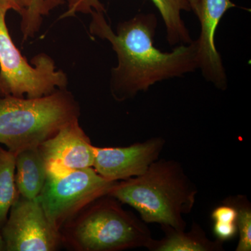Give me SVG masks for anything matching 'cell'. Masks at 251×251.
Here are the masks:
<instances>
[{"label":"cell","mask_w":251,"mask_h":251,"mask_svg":"<svg viewBox=\"0 0 251 251\" xmlns=\"http://www.w3.org/2000/svg\"><path fill=\"white\" fill-rule=\"evenodd\" d=\"M90 23L92 35L108 41L116 52L118 64L111 71L110 90L119 101L133 98L161 81L181 77L198 69L196 41L181 44L163 52L153 44L156 15L138 14L120 23L116 33L104 13L94 11Z\"/></svg>","instance_id":"6da1fadb"},{"label":"cell","mask_w":251,"mask_h":251,"mask_svg":"<svg viewBox=\"0 0 251 251\" xmlns=\"http://www.w3.org/2000/svg\"><path fill=\"white\" fill-rule=\"evenodd\" d=\"M198 188L175 160L158 159L143 175L116 181L108 196L139 213L145 224L185 230L184 215L192 211Z\"/></svg>","instance_id":"7a4b0ae2"},{"label":"cell","mask_w":251,"mask_h":251,"mask_svg":"<svg viewBox=\"0 0 251 251\" xmlns=\"http://www.w3.org/2000/svg\"><path fill=\"white\" fill-rule=\"evenodd\" d=\"M112 196L85 206L59 229L62 244L75 251H120L148 247L151 231Z\"/></svg>","instance_id":"3957f363"},{"label":"cell","mask_w":251,"mask_h":251,"mask_svg":"<svg viewBox=\"0 0 251 251\" xmlns=\"http://www.w3.org/2000/svg\"><path fill=\"white\" fill-rule=\"evenodd\" d=\"M80 116L72 93L57 90L39 98L0 97V144L17 155L38 148Z\"/></svg>","instance_id":"277c9868"},{"label":"cell","mask_w":251,"mask_h":251,"mask_svg":"<svg viewBox=\"0 0 251 251\" xmlns=\"http://www.w3.org/2000/svg\"><path fill=\"white\" fill-rule=\"evenodd\" d=\"M10 7L0 1V96L39 98L57 90H67L68 79L55 70L54 61L46 54L31 60L32 66L15 46L6 23Z\"/></svg>","instance_id":"5b68a950"},{"label":"cell","mask_w":251,"mask_h":251,"mask_svg":"<svg viewBox=\"0 0 251 251\" xmlns=\"http://www.w3.org/2000/svg\"><path fill=\"white\" fill-rule=\"evenodd\" d=\"M115 182L100 176L93 167L47 175L38 199L50 224L59 231L85 206L108 195Z\"/></svg>","instance_id":"8992f818"},{"label":"cell","mask_w":251,"mask_h":251,"mask_svg":"<svg viewBox=\"0 0 251 251\" xmlns=\"http://www.w3.org/2000/svg\"><path fill=\"white\" fill-rule=\"evenodd\" d=\"M1 231L7 251H54L62 245L59 231L50 224L38 197L19 195Z\"/></svg>","instance_id":"52a82bcc"},{"label":"cell","mask_w":251,"mask_h":251,"mask_svg":"<svg viewBox=\"0 0 251 251\" xmlns=\"http://www.w3.org/2000/svg\"><path fill=\"white\" fill-rule=\"evenodd\" d=\"M47 175L65 174L93 167L95 147L79 125L69 122L39 146Z\"/></svg>","instance_id":"ba28073f"},{"label":"cell","mask_w":251,"mask_h":251,"mask_svg":"<svg viewBox=\"0 0 251 251\" xmlns=\"http://www.w3.org/2000/svg\"><path fill=\"white\" fill-rule=\"evenodd\" d=\"M166 141L161 137L151 138L124 148H97L93 168L112 181L140 176L158 159Z\"/></svg>","instance_id":"9c48e42d"},{"label":"cell","mask_w":251,"mask_h":251,"mask_svg":"<svg viewBox=\"0 0 251 251\" xmlns=\"http://www.w3.org/2000/svg\"><path fill=\"white\" fill-rule=\"evenodd\" d=\"M236 5L231 0H200L198 18L201 35L196 40L198 69L205 80L226 90L227 78L221 54L215 45L216 29L224 14Z\"/></svg>","instance_id":"30bf717a"},{"label":"cell","mask_w":251,"mask_h":251,"mask_svg":"<svg viewBox=\"0 0 251 251\" xmlns=\"http://www.w3.org/2000/svg\"><path fill=\"white\" fill-rule=\"evenodd\" d=\"M164 237L151 239L147 249L151 251H222L224 242L211 240L199 224L193 222L188 232L161 225Z\"/></svg>","instance_id":"8fae6325"},{"label":"cell","mask_w":251,"mask_h":251,"mask_svg":"<svg viewBox=\"0 0 251 251\" xmlns=\"http://www.w3.org/2000/svg\"><path fill=\"white\" fill-rule=\"evenodd\" d=\"M16 171L15 181L20 196L27 199L37 198L47 177L39 147L23 150L16 155Z\"/></svg>","instance_id":"7c38bea8"},{"label":"cell","mask_w":251,"mask_h":251,"mask_svg":"<svg viewBox=\"0 0 251 251\" xmlns=\"http://www.w3.org/2000/svg\"><path fill=\"white\" fill-rule=\"evenodd\" d=\"M164 21L167 39L170 45L188 44L192 42L189 31L181 18L182 11H191L186 0H151Z\"/></svg>","instance_id":"4fadbf2b"},{"label":"cell","mask_w":251,"mask_h":251,"mask_svg":"<svg viewBox=\"0 0 251 251\" xmlns=\"http://www.w3.org/2000/svg\"><path fill=\"white\" fill-rule=\"evenodd\" d=\"M16 155L0 146V230L19 193L15 181Z\"/></svg>","instance_id":"5bb4252c"},{"label":"cell","mask_w":251,"mask_h":251,"mask_svg":"<svg viewBox=\"0 0 251 251\" xmlns=\"http://www.w3.org/2000/svg\"><path fill=\"white\" fill-rule=\"evenodd\" d=\"M223 202L234 206L237 211L236 224L239 232V243L236 251H251V205L244 196L226 198Z\"/></svg>","instance_id":"9a60e30c"},{"label":"cell","mask_w":251,"mask_h":251,"mask_svg":"<svg viewBox=\"0 0 251 251\" xmlns=\"http://www.w3.org/2000/svg\"><path fill=\"white\" fill-rule=\"evenodd\" d=\"M67 11L60 16L66 18L75 16L77 13L91 14L94 11L105 13L104 5L99 0H67Z\"/></svg>","instance_id":"2e32d148"},{"label":"cell","mask_w":251,"mask_h":251,"mask_svg":"<svg viewBox=\"0 0 251 251\" xmlns=\"http://www.w3.org/2000/svg\"><path fill=\"white\" fill-rule=\"evenodd\" d=\"M211 219L214 222L235 223L237 219V211L234 206L227 203L217 206L211 213Z\"/></svg>","instance_id":"e0dca14e"},{"label":"cell","mask_w":251,"mask_h":251,"mask_svg":"<svg viewBox=\"0 0 251 251\" xmlns=\"http://www.w3.org/2000/svg\"><path fill=\"white\" fill-rule=\"evenodd\" d=\"M214 232L216 239L224 242L237 235L238 230L235 223L214 222Z\"/></svg>","instance_id":"ac0fdd59"},{"label":"cell","mask_w":251,"mask_h":251,"mask_svg":"<svg viewBox=\"0 0 251 251\" xmlns=\"http://www.w3.org/2000/svg\"><path fill=\"white\" fill-rule=\"evenodd\" d=\"M0 1L7 4L10 9L14 10L23 18L30 9L33 0H0Z\"/></svg>","instance_id":"d6986e66"},{"label":"cell","mask_w":251,"mask_h":251,"mask_svg":"<svg viewBox=\"0 0 251 251\" xmlns=\"http://www.w3.org/2000/svg\"><path fill=\"white\" fill-rule=\"evenodd\" d=\"M191 6V11L198 16L199 11L200 0H186Z\"/></svg>","instance_id":"ffe728a7"},{"label":"cell","mask_w":251,"mask_h":251,"mask_svg":"<svg viewBox=\"0 0 251 251\" xmlns=\"http://www.w3.org/2000/svg\"><path fill=\"white\" fill-rule=\"evenodd\" d=\"M6 251V245H5V242L4 239H3L2 235H1V232H0V251Z\"/></svg>","instance_id":"44dd1931"}]
</instances>
